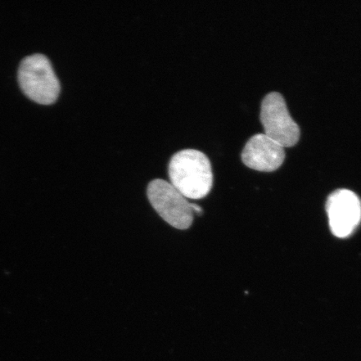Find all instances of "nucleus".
Here are the masks:
<instances>
[{
	"instance_id": "nucleus-5",
	"label": "nucleus",
	"mask_w": 361,
	"mask_h": 361,
	"mask_svg": "<svg viewBox=\"0 0 361 361\" xmlns=\"http://www.w3.org/2000/svg\"><path fill=\"white\" fill-rule=\"evenodd\" d=\"M326 210L334 235L345 238L353 233L361 221V202L356 194L338 189L328 197Z\"/></svg>"
},
{
	"instance_id": "nucleus-3",
	"label": "nucleus",
	"mask_w": 361,
	"mask_h": 361,
	"mask_svg": "<svg viewBox=\"0 0 361 361\" xmlns=\"http://www.w3.org/2000/svg\"><path fill=\"white\" fill-rule=\"evenodd\" d=\"M147 197L157 213L173 228L185 230L191 227L194 219L192 203L170 182L152 180L148 185Z\"/></svg>"
},
{
	"instance_id": "nucleus-1",
	"label": "nucleus",
	"mask_w": 361,
	"mask_h": 361,
	"mask_svg": "<svg viewBox=\"0 0 361 361\" xmlns=\"http://www.w3.org/2000/svg\"><path fill=\"white\" fill-rule=\"evenodd\" d=\"M169 173L170 183L188 200H201L213 188L211 162L200 151L186 149L171 157Z\"/></svg>"
},
{
	"instance_id": "nucleus-6",
	"label": "nucleus",
	"mask_w": 361,
	"mask_h": 361,
	"mask_svg": "<svg viewBox=\"0 0 361 361\" xmlns=\"http://www.w3.org/2000/svg\"><path fill=\"white\" fill-rule=\"evenodd\" d=\"M286 159L284 148L265 134H257L248 140L242 152L247 168L259 171H274Z\"/></svg>"
},
{
	"instance_id": "nucleus-4",
	"label": "nucleus",
	"mask_w": 361,
	"mask_h": 361,
	"mask_svg": "<svg viewBox=\"0 0 361 361\" xmlns=\"http://www.w3.org/2000/svg\"><path fill=\"white\" fill-rule=\"evenodd\" d=\"M260 120L264 134L284 147H291L300 137L299 126L293 120L281 94L271 92L262 102Z\"/></svg>"
},
{
	"instance_id": "nucleus-2",
	"label": "nucleus",
	"mask_w": 361,
	"mask_h": 361,
	"mask_svg": "<svg viewBox=\"0 0 361 361\" xmlns=\"http://www.w3.org/2000/svg\"><path fill=\"white\" fill-rule=\"evenodd\" d=\"M18 81L25 96L40 105L55 103L61 92L60 81L51 63L42 54L23 59L18 71Z\"/></svg>"
}]
</instances>
